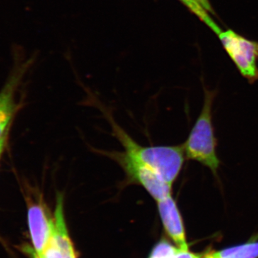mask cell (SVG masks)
I'll use <instances>...</instances> for the list:
<instances>
[{
  "label": "cell",
  "mask_w": 258,
  "mask_h": 258,
  "mask_svg": "<svg viewBox=\"0 0 258 258\" xmlns=\"http://www.w3.org/2000/svg\"><path fill=\"white\" fill-rule=\"evenodd\" d=\"M113 133L119 141L127 157L146 166L167 184L172 185L184 164L185 154L182 145H139L119 125L110 119Z\"/></svg>",
  "instance_id": "1"
},
{
  "label": "cell",
  "mask_w": 258,
  "mask_h": 258,
  "mask_svg": "<svg viewBox=\"0 0 258 258\" xmlns=\"http://www.w3.org/2000/svg\"><path fill=\"white\" fill-rule=\"evenodd\" d=\"M215 91L205 88V97L201 113L184 144L185 157L198 161L209 168L217 177L220 160L217 154V142L212 123V106L216 96Z\"/></svg>",
  "instance_id": "2"
},
{
  "label": "cell",
  "mask_w": 258,
  "mask_h": 258,
  "mask_svg": "<svg viewBox=\"0 0 258 258\" xmlns=\"http://www.w3.org/2000/svg\"><path fill=\"white\" fill-rule=\"evenodd\" d=\"M218 36L244 79L251 84L258 81V42L247 40L232 30L221 32Z\"/></svg>",
  "instance_id": "3"
},
{
  "label": "cell",
  "mask_w": 258,
  "mask_h": 258,
  "mask_svg": "<svg viewBox=\"0 0 258 258\" xmlns=\"http://www.w3.org/2000/svg\"><path fill=\"white\" fill-rule=\"evenodd\" d=\"M108 154L121 166L128 183L140 185L157 202L171 196L172 185L163 181L146 166L135 162L123 152H108Z\"/></svg>",
  "instance_id": "4"
},
{
  "label": "cell",
  "mask_w": 258,
  "mask_h": 258,
  "mask_svg": "<svg viewBox=\"0 0 258 258\" xmlns=\"http://www.w3.org/2000/svg\"><path fill=\"white\" fill-rule=\"evenodd\" d=\"M28 220L29 230L35 248L34 257H38L46 247L52 236L54 218L44 203L42 197L35 201L28 202Z\"/></svg>",
  "instance_id": "5"
},
{
  "label": "cell",
  "mask_w": 258,
  "mask_h": 258,
  "mask_svg": "<svg viewBox=\"0 0 258 258\" xmlns=\"http://www.w3.org/2000/svg\"><path fill=\"white\" fill-rule=\"evenodd\" d=\"M161 220L168 235L174 241L179 249L189 250L185 237L182 219L176 202L172 197L157 202Z\"/></svg>",
  "instance_id": "6"
},
{
  "label": "cell",
  "mask_w": 258,
  "mask_h": 258,
  "mask_svg": "<svg viewBox=\"0 0 258 258\" xmlns=\"http://www.w3.org/2000/svg\"><path fill=\"white\" fill-rule=\"evenodd\" d=\"M24 72V66L21 69H17L0 92V138L11 126V120L17 110L15 101V91Z\"/></svg>",
  "instance_id": "7"
},
{
  "label": "cell",
  "mask_w": 258,
  "mask_h": 258,
  "mask_svg": "<svg viewBox=\"0 0 258 258\" xmlns=\"http://www.w3.org/2000/svg\"><path fill=\"white\" fill-rule=\"evenodd\" d=\"M63 195L57 193L54 214V229L52 238L66 258H76L72 242L70 240L63 213Z\"/></svg>",
  "instance_id": "8"
},
{
  "label": "cell",
  "mask_w": 258,
  "mask_h": 258,
  "mask_svg": "<svg viewBox=\"0 0 258 258\" xmlns=\"http://www.w3.org/2000/svg\"><path fill=\"white\" fill-rule=\"evenodd\" d=\"M258 242H249L237 247L210 252L200 258H257Z\"/></svg>",
  "instance_id": "9"
},
{
  "label": "cell",
  "mask_w": 258,
  "mask_h": 258,
  "mask_svg": "<svg viewBox=\"0 0 258 258\" xmlns=\"http://www.w3.org/2000/svg\"><path fill=\"white\" fill-rule=\"evenodd\" d=\"M179 1L182 4H184L191 13L196 15L200 20H202L204 23L206 24L209 28L211 29L212 31L215 32L217 35L221 33L222 30L220 27L208 15V13H207L208 11L205 10V8L196 0H179Z\"/></svg>",
  "instance_id": "10"
},
{
  "label": "cell",
  "mask_w": 258,
  "mask_h": 258,
  "mask_svg": "<svg viewBox=\"0 0 258 258\" xmlns=\"http://www.w3.org/2000/svg\"><path fill=\"white\" fill-rule=\"evenodd\" d=\"M176 247L166 241H161L156 246L149 258H168L176 252Z\"/></svg>",
  "instance_id": "11"
},
{
  "label": "cell",
  "mask_w": 258,
  "mask_h": 258,
  "mask_svg": "<svg viewBox=\"0 0 258 258\" xmlns=\"http://www.w3.org/2000/svg\"><path fill=\"white\" fill-rule=\"evenodd\" d=\"M35 258H66L54 239L51 237L42 253Z\"/></svg>",
  "instance_id": "12"
},
{
  "label": "cell",
  "mask_w": 258,
  "mask_h": 258,
  "mask_svg": "<svg viewBox=\"0 0 258 258\" xmlns=\"http://www.w3.org/2000/svg\"><path fill=\"white\" fill-rule=\"evenodd\" d=\"M10 126L6 131V132L3 134V137L0 138V158L3 155V152H4L5 148L6 147L7 142L8 140V135H9Z\"/></svg>",
  "instance_id": "13"
},
{
  "label": "cell",
  "mask_w": 258,
  "mask_h": 258,
  "mask_svg": "<svg viewBox=\"0 0 258 258\" xmlns=\"http://www.w3.org/2000/svg\"><path fill=\"white\" fill-rule=\"evenodd\" d=\"M196 1L200 3L207 11L214 13L213 9H212L211 5H210L209 0H196Z\"/></svg>",
  "instance_id": "14"
},
{
  "label": "cell",
  "mask_w": 258,
  "mask_h": 258,
  "mask_svg": "<svg viewBox=\"0 0 258 258\" xmlns=\"http://www.w3.org/2000/svg\"><path fill=\"white\" fill-rule=\"evenodd\" d=\"M0 239H1V238H0Z\"/></svg>",
  "instance_id": "15"
}]
</instances>
